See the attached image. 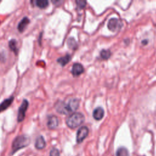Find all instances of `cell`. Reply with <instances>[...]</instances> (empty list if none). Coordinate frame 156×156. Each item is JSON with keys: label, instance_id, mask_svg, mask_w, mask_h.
Wrapping results in <instances>:
<instances>
[{"label": "cell", "instance_id": "cell-1", "mask_svg": "<svg viewBox=\"0 0 156 156\" xmlns=\"http://www.w3.org/2000/svg\"><path fill=\"white\" fill-rule=\"evenodd\" d=\"M84 119L85 118L82 113L74 112L66 118V124L69 128L74 129L82 124L83 122Z\"/></svg>", "mask_w": 156, "mask_h": 156}, {"label": "cell", "instance_id": "cell-2", "mask_svg": "<svg viewBox=\"0 0 156 156\" xmlns=\"http://www.w3.org/2000/svg\"><path fill=\"white\" fill-rule=\"evenodd\" d=\"M30 143V138L24 135L18 136L12 143V154L18 150L28 146Z\"/></svg>", "mask_w": 156, "mask_h": 156}, {"label": "cell", "instance_id": "cell-3", "mask_svg": "<svg viewBox=\"0 0 156 156\" xmlns=\"http://www.w3.org/2000/svg\"><path fill=\"white\" fill-rule=\"evenodd\" d=\"M122 26V21L118 18H111L107 24V27L109 30L112 32L119 30Z\"/></svg>", "mask_w": 156, "mask_h": 156}, {"label": "cell", "instance_id": "cell-4", "mask_svg": "<svg viewBox=\"0 0 156 156\" xmlns=\"http://www.w3.org/2000/svg\"><path fill=\"white\" fill-rule=\"evenodd\" d=\"M28 105H29L28 101L26 99H24L18 109V118H17L18 122H21L24 120L26 116V112L27 109Z\"/></svg>", "mask_w": 156, "mask_h": 156}, {"label": "cell", "instance_id": "cell-5", "mask_svg": "<svg viewBox=\"0 0 156 156\" xmlns=\"http://www.w3.org/2000/svg\"><path fill=\"white\" fill-rule=\"evenodd\" d=\"M55 108L58 113L63 115H67L69 113L67 104L64 101H57L55 104Z\"/></svg>", "mask_w": 156, "mask_h": 156}, {"label": "cell", "instance_id": "cell-6", "mask_svg": "<svg viewBox=\"0 0 156 156\" xmlns=\"http://www.w3.org/2000/svg\"><path fill=\"white\" fill-rule=\"evenodd\" d=\"M88 134V129L86 126L81 127L79 129L76 135V141L78 143L83 141V140L87 136Z\"/></svg>", "mask_w": 156, "mask_h": 156}, {"label": "cell", "instance_id": "cell-7", "mask_svg": "<svg viewBox=\"0 0 156 156\" xmlns=\"http://www.w3.org/2000/svg\"><path fill=\"white\" fill-rule=\"evenodd\" d=\"M66 104L69 112H73L76 111L78 108L79 105V101L76 98H71L68 101Z\"/></svg>", "mask_w": 156, "mask_h": 156}, {"label": "cell", "instance_id": "cell-8", "mask_svg": "<svg viewBox=\"0 0 156 156\" xmlns=\"http://www.w3.org/2000/svg\"><path fill=\"white\" fill-rule=\"evenodd\" d=\"M58 125V119L56 116L51 115L48 117L47 126L50 129H54L56 128Z\"/></svg>", "mask_w": 156, "mask_h": 156}, {"label": "cell", "instance_id": "cell-9", "mask_svg": "<svg viewBox=\"0 0 156 156\" xmlns=\"http://www.w3.org/2000/svg\"><path fill=\"white\" fill-rule=\"evenodd\" d=\"M84 71L83 66L78 63H74L71 69V73L74 76H77L82 74Z\"/></svg>", "mask_w": 156, "mask_h": 156}, {"label": "cell", "instance_id": "cell-10", "mask_svg": "<svg viewBox=\"0 0 156 156\" xmlns=\"http://www.w3.org/2000/svg\"><path fill=\"white\" fill-rule=\"evenodd\" d=\"M104 115V110L102 107H98L96 108L93 113V118L96 120H101Z\"/></svg>", "mask_w": 156, "mask_h": 156}, {"label": "cell", "instance_id": "cell-11", "mask_svg": "<svg viewBox=\"0 0 156 156\" xmlns=\"http://www.w3.org/2000/svg\"><path fill=\"white\" fill-rule=\"evenodd\" d=\"M14 99V98L13 96H11L5 100H4L1 104H0V112L6 110L12 103Z\"/></svg>", "mask_w": 156, "mask_h": 156}, {"label": "cell", "instance_id": "cell-12", "mask_svg": "<svg viewBox=\"0 0 156 156\" xmlns=\"http://www.w3.org/2000/svg\"><path fill=\"white\" fill-rule=\"evenodd\" d=\"M30 23V20L27 17H24L21 21L19 23L18 25V29L20 32H22L24 30L26 26L28 25V24Z\"/></svg>", "mask_w": 156, "mask_h": 156}, {"label": "cell", "instance_id": "cell-13", "mask_svg": "<svg viewBox=\"0 0 156 156\" xmlns=\"http://www.w3.org/2000/svg\"><path fill=\"white\" fill-rule=\"evenodd\" d=\"M35 147L38 149H42L46 146V141L42 136H39L37 138L35 141Z\"/></svg>", "mask_w": 156, "mask_h": 156}, {"label": "cell", "instance_id": "cell-14", "mask_svg": "<svg viewBox=\"0 0 156 156\" xmlns=\"http://www.w3.org/2000/svg\"><path fill=\"white\" fill-rule=\"evenodd\" d=\"M71 60V56L69 54H66L63 57H60L57 59V62L60 65L62 66H65L66 64H67Z\"/></svg>", "mask_w": 156, "mask_h": 156}, {"label": "cell", "instance_id": "cell-15", "mask_svg": "<svg viewBox=\"0 0 156 156\" xmlns=\"http://www.w3.org/2000/svg\"><path fill=\"white\" fill-rule=\"evenodd\" d=\"M9 46L10 49L15 54H17L18 52V49L17 47V41H16L15 39H12L9 43Z\"/></svg>", "mask_w": 156, "mask_h": 156}, {"label": "cell", "instance_id": "cell-16", "mask_svg": "<svg viewBox=\"0 0 156 156\" xmlns=\"http://www.w3.org/2000/svg\"><path fill=\"white\" fill-rule=\"evenodd\" d=\"M35 4L40 9H44L48 7L49 2L47 0H37L35 1Z\"/></svg>", "mask_w": 156, "mask_h": 156}, {"label": "cell", "instance_id": "cell-17", "mask_svg": "<svg viewBox=\"0 0 156 156\" xmlns=\"http://www.w3.org/2000/svg\"><path fill=\"white\" fill-rule=\"evenodd\" d=\"M116 156H129V151L125 147H119L116 151Z\"/></svg>", "mask_w": 156, "mask_h": 156}, {"label": "cell", "instance_id": "cell-18", "mask_svg": "<svg viewBox=\"0 0 156 156\" xmlns=\"http://www.w3.org/2000/svg\"><path fill=\"white\" fill-rule=\"evenodd\" d=\"M111 55V52L108 49H104L101 51L100 55L102 59H108Z\"/></svg>", "mask_w": 156, "mask_h": 156}, {"label": "cell", "instance_id": "cell-19", "mask_svg": "<svg viewBox=\"0 0 156 156\" xmlns=\"http://www.w3.org/2000/svg\"><path fill=\"white\" fill-rule=\"evenodd\" d=\"M68 45L70 48L75 49L77 48V43L73 38H69L68 40Z\"/></svg>", "mask_w": 156, "mask_h": 156}, {"label": "cell", "instance_id": "cell-20", "mask_svg": "<svg viewBox=\"0 0 156 156\" xmlns=\"http://www.w3.org/2000/svg\"><path fill=\"white\" fill-rule=\"evenodd\" d=\"M49 156H60V154H59L58 150L57 149H56V148L52 149L51 151H50Z\"/></svg>", "mask_w": 156, "mask_h": 156}, {"label": "cell", "instance_id": "cell-21", "mask_svg": "<svg viewBox=\"0 0 156 156\" xmlns=\"http://www.w3.org/2000/svg\"><path fill=\"white\" fill-rule=\"evenodd\" d=\"M86 3H87L86 1H76V4L77 6L80 9L83 8L85 6Z\"/></svg>", "mask_w": 156, "mask_h": 156}]
</instances>
